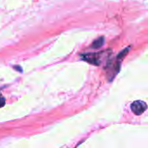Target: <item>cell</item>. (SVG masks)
<instances>
[{
  "label": "cell",
  "mask_w": 148,
  "mask_h": 148,
  "mask_svg": "<svg viewBox=\"0 0 148 148\" xmlns=\"http://www.w3.org/2000/svg\"><path fill=\"white\" fill-rule=\"evenodd\" d=\"M102 53H88V54H82V59L88 62V63H91L93 65L98 66L101 62V57Z\"/></svg>",
  "instance_id": "obj_1"
},
{
  "label": "cell",
  "mask_w": 148,
  "mask_h": 148,
  "mask_svg": "<svg viewBox=\"0 0 148 148\" xmlns=\"http://www.w3.org/2000/svg\"><path fill=\"white\" fill-rule=\"evenodd\" d=\"M147 106L146 102H144L142 101H136L133 102L131 105V109L136 115H140V114H143L147 110Z\"/></svg>",
  "instance_id": "obj_2"
},
{
  "label": "cell",
  "mask_w": 148,
  "mask_h": 148,
  "mask_svg": "<svg viewBox=\"0 0 148 148\" xmlns=\"http://www.w3.org/2000/svg\"><path fill=\"white\" fill-rule=\"evenodd\" d=\"M103 43H104V37L101 36V37H99V38H97L96 40L94 41V42L92 43L91 47L93 49H99V48H101L103 45Z\"/></svg>",
  "instance_id": "obj_3"
},
{
  "label": "cell",
  "mask_w": 148,
  "mask_h": 148,
  "mask_svg": "<svg viewBox=\"0 0 148 148\" xmlns=\"http://www.w3.org/2000/svg\"><path fill=\"white\" fill-rule=\"evenodd\" d=\"M4 104H5V100H4V98L0 96V108H1V107H3Z\"/></svg>",
  "instance_id": "obj_4"
}]
</instances>
